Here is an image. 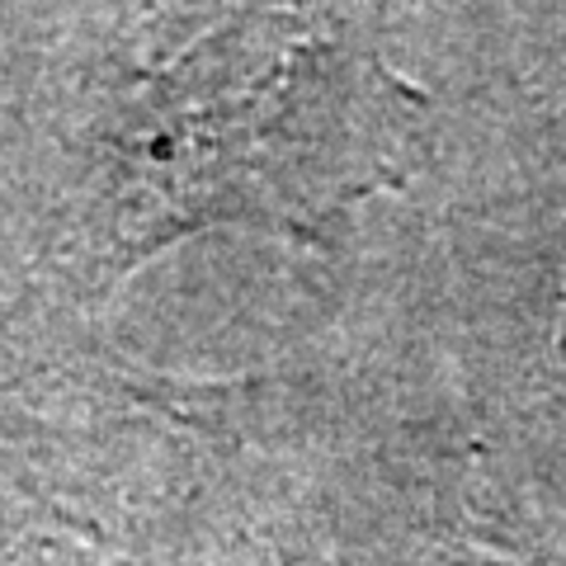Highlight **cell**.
<instances>
[{"mask_svg": "<svg viewBox=\"0 0 566 566\" xmlns=\"http://www.w3.org/2000/svg\"><path fill=\"white\" fill-rule=\"evenodd\" d=\"M307 48H241L218 33L142 81L123 118L118 251L128 264L208 222H264L303 232L331 193L297 142L307 118Z\"/></svg>", "mask_w": 566, "mask_h": 566, "instance_id": "cell-1", "label": "cell"}, {"mask_svg": "<svg viewBox=\"0 0 566 566\" xmlns=\"http://www.w3.org/2000/svg\"><path fill=\"white\" fill-rule=\"evenodd\" d=\"M557 307H553V354H557V364H566V251L557 260Z\"/></svg>", "mask_w": 566, "mask_h": 566, "instance_id": "cell-2", "label": "cell"}, {"mask_svg": "<svg viewBox=\"0 0 566 566\" xmlns=\"http://www.w3.org/2000/svg\"><path fill=\"white\" fill-rule=\"evenodd\" d=\"M463 566H505V562H501V557H486V553H476V557H468Z\"/></svg>", "mask_w": 566, "mask_h": 566, "instance_id": "cell-3", "label": "cell"}]
</instances>
